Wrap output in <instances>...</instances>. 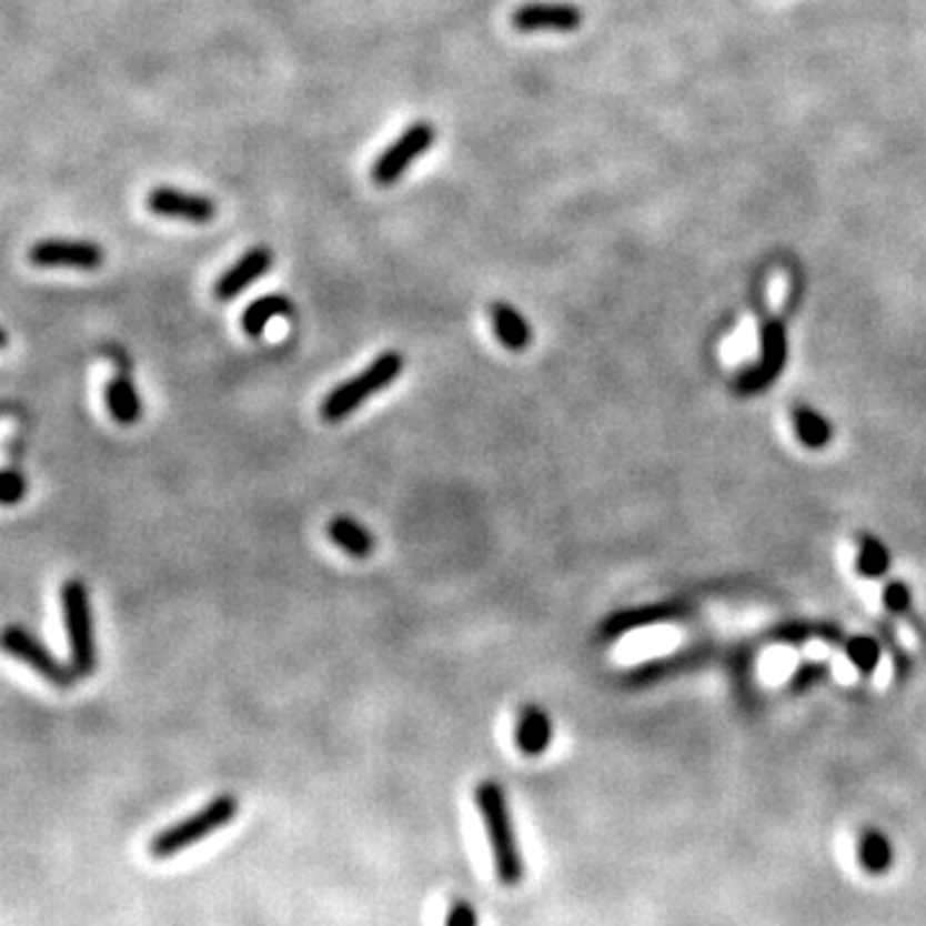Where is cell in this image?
<instances>
[{"mask_svg": "<svg viewBox=\"0 0 926 926\" xmlns=\"http://www.w3.org/2000/svg\"><path fill=\"white\" fill-rule=\"evenodd\" d=\"M435 142V127L430 121H414L404 132L396 137V140L389 144V148L373 160L371 165V181L381 185V189H389L400 178L407 173L420 154H425Z\"/></svg>", "mask_w": 926, "mask_h": 926, "instance_id": "8992f818", "label": "cell"}, {"mask_svg": "<svg viewBox=\"0 0 926 926\" xmlns=\"http://www.w3.org/2000/svg\"><path fill=\"white\" fill-rule=\"evenodd\" d=\"M402 371H404V355L400 351H384L365 365L359 376L343 381V384H338L328 396H324L320 404V417L324 422H330V425L343 422L345 417H351V414L359 410L365 400H371V396H376L381 389L394 384Z\"/></svg>", "mask_w": 926, "mask_h": 926, "instance_id": "7a4b0ae2", "label": "cell"}, {"mask_svg": "<svg viewBox=\"0 0 926 926\" xmlns=\"http://www.w3.org/2000/svg\"><path fill=\"white\" fill-rule=\"evenodd\" d=\"M294 312V302L283 294H268L255 299L253 304L245 306V312L240 316V328L248 338H260L268 328V322L275 320V316H289Z\"/></svg>", "mask_w": 926, "mask_h": 926, "instance_id": "e0dca14e", "label": "cell"}, {"mask_svg": "<svg viewBox=\"0 0 926 926\" xmlns=\"http://www.w3.org/2000/svg\"><path fill=\"white\" fill-rule=\"evenodd\" d=\"M23 494H27V482H23V476L19 474V471L6 469L3 479H0V500H3V505L6 507L16 505V502L23 500Z\"/></svg>", "mask_w": 926, "mask_h": 926, "instance_id": "603a6c76", "label": "cell"}, {"mask_svg": "<svg viewBox=\"0 0 926 926\" xmlns=\"http://www.w3.org/2000/svg\"><path fill=\"white\" fill-rule=\"evenodd\" d=\"M271 265H273L271 248H265V245L250 248L245 255H242L240 260H234V263L227 268L222 275H219L214 283V299L217 302H232V299H238L248 286H253L260 275H265L268 271H271Z\"/></svg>", "mask_w": 926, "mask_h": 926, "instance_id": "8fae6325", "label": "cell"}, {"mask_svg": "<svg viewBox=\"0 0 926 926\" xmlns=\"http://www.w3.org/2000/svg\"><path fill=\"white\" fill-rule=\"evenodd\" d=\"M890 568V554L873 535H863L857 543V572L867 576V580H877Z\"/></svg>", "mask_w": 926, "mask_h": 926, "instance_id": "ffe728a7", "label": "cell"}, {"mask_svg": "<svg viewBox=\"0 0 926 926\" xmlns=\"http://www.w3.org/2000/svg\"><path fill=\"white\" fill-rule=\"evenodd\" d=\"M60 605L64 617V631H68L70 644V662L76 667L78 677L85 680L95 672V631H93V611H91V595L83 580L70 576L60 587Z\"/></svg>", "mask_w": 926, "mask_h": 926, "instance_id": "277c9868", "label": "cell"}, {"mask_svg": "<svg viewBox=\"0 0 926 926\" xmlns=\"http://www.w3.org/2000/svg\"><path fill=\"white\" fill-rule=\"evenodd\" d=\"M3 648L54 687H72L80 680L72 662H62L42 638H37L23 625H8L3 631Z\"/></svg>", "mask_w": 926, "mask_h": 926, "instance_id": "5b68a950", "label": "cell"}, {"mask_svg": "<svg viewBox=\"0 0 926 926\" xmlns=\"http://www.w3.org/2000/svg\"><path fill=\"white\" fill-rule=\"evenodd\" d=\"M324 533H328V539L335 543L340 551H345V554L353 556V558L371 556L373 548H376L373 533L351 515L332 517L328 527H324Z\"/></svg>", "mask_w": 926, "mask_h": 926, "instance_id": "9a60e30c", "label": "cell"}, {"mask_svg": "<svg viewBox=\"0 0 926 926\" xmlns=\"http://www.w3.org/2000/svg\"><path fill=\"white\" fill-rule=\"evenodd\" d=\"M857 859H859V867H863L865 873L870 875H883L890 870L893 865V847L888 842V836L875 832H863L857 842Z\"/></svg>", "mask_w": 926, "mask_h": 926, "instance_id": "d6986e66", "label": "cell"}, {"mask_svg": "<svg viewBox=\"0 0 926 926\" xmlns=\"http://www.w3.org/2000/svg\"><path fill=\"white\" fill-rule=\"evenodd\" d=\"M685 613H687V607L682 603H664V605H652V607H636V611L613 613L603 625H600V638L615 641L631 631L646 628V625L677 621V617Z\"/></svg>", "mask_w": 926, "mask_h": 926, "instance_id": "7c38bea8", "label": "cell"}, {"mask_svg": "<svg viewBox=\"0 0 926 926\" xmlns=\"http://www.w3.org/2000/svg\"><path fill=\"white\" fill-rule=\"evenodd\" d=\"M822 672H824V670H822V667H816V664H808V667H803L798 674H795V677H793V680H795L793 685H795V687H806L808 682H814V680L822 677Z\"/></svg>", "mask_w": 926, "mask_h": 926, "instance_id": "d4e9b609", "label": "cell"}, {"mask_svg": "<svg viewBox=\"0 0 926 926\" xmlns=\"http://www.w3.org/2000/svg\"><path fill=\"white\" fill-rule=\"evenodd\" d=\"M582 8L572 3H523L513 11V27L523 34L531 31H576L582 27Z\"/></svg>", "mask_w": 926, "mask_h": 926, "instance_id": "30bf717a", "label": "cell"}, {"mask_svg": "<svg viewBox=\"0 0 926 926\" xmlns=\"http://www.w3.org/2000/svg\"><path fill=\"white\" fill-rule=\"evenodd\" d=\"M443 926H479V914L476 908L469 904L466 898L451 900L449 912H445Z\"/></svg>", "mask_w": 926, "mask_h": 926, "instance_id": "cb8c5ba5", "label": "cell"}, {"mask_svg": "<svg viewBox=\"0 0 926 926\" xmlns=\"http://www.w3.org/2000/svg\"><path fill=\"white\" fill-rule=\"evenodd\" d=\"M148 209L154 217L183 219V222L193 224H207L217 217L214 199L201 197V193L170 189V185H158V189L148 193Z\"/></svg>", "mask_w": 926, "mask_h": 926, "instance_id": "9c48e42d", "label": "cell"}, {"mask_svg": "<svg viewBox=\"0 0 926 926\" xmlns=\"http://www.w3.org/2000/svg\"><path fill=\"white\" fill-rule=\"evenodd\" d=\"M551 738H554V723H551L548 713L539 705H525L515 726V746L520 754L539 757L551 746Z\"/></svg>", "mask_w": 926, "mask_h": 926, "instance_id": "4fadbf2b", "label": "cell"}, {"mask_svg": "<svg viewBox=\"0 0 926 926\" xmlns=\"http://www.w3.org/2000/svg\"><path fill=\"white\" fill-rule=\"evenodd\" d=\"M105 260L103 248L93 240L50 238L39 240L29 248V263L39 268H78V271H95Z\"/></svg>", "mask_w": 926, "mask_h": 926, "instance_id": "ba28073f", "label": "cell"}, {"mask_svg": "<svg viewBox=\"0 0 926 926\" xmlns=\"http://www.w3.org/2000/svg\"><path fill=\"white\" fill-rule=\"evenodd\" d=\"M490 320H492L494 335H497V340L507 348V351L520 353L531 345V340H533L531 324H527L525 316L520 314L513 304L492 302Z\"/></svg>", "mask_w": 926, "mask_h": 926, "instance_id": "5bb4252c", "label": "cell"}, {"mask_svg": "<svg viewBox=\"0 0 926 926\" xmlns=\"http://www.w3.org/2000/svg\"><path fill=\"white\" fill-rule=\"evenodd\" d=\"M883 605L888 607L890 613H906L912 607V590L904 582H888L883 590Z\"/></svg>", "mask_w": 926, "mask_h": 926, "instance_id": "7402d4cb", "label": "cell"}, {"mask_svg": "<svg viewBox=\"0 0 926 926\" xmlns=\"http://www.w3.org/2000/svg\"><path fill=\"white\" fill-rule=\"evenodd\" d=\"M240 811V801L238 795L232 793H222L217 795V798H211L204 808H199L197 814L181 818V822L170 824L168 828H162L150 839L148 844V852L152 859H170L175 857L178 852L193 847V844L207 839L219 828H224L227 824H232V818L238 816Z\"/></svg>", "mask_w": 926, "mask_h": 926, "instance_id": "3957f363", "label": "cell"}, {"mask_svg": "<svg viewBox=\"0 0 926 926\" xmlns=\"http://www.w3.org/2000/svg\"><path fill=\"white\" fill-rule=\"evenodd\" d=\"M103 400L109 414L119 425H134L142 417V400L137 394L132 379L127 373H117L103 389Z\"/></svg>", "mask_w": 926, "mask_h": 926, "instance_id": "2e32d148", "label": "cell"}, {"mask_svg": "<svg viewBox=\"0 0 926 926\" xmlns=\"http://www.w3.org/2000/svg\"><path fill=\"white\" fill-rule=\"evenodd\" d=\"M762 353L757 363H752L749 369L742 371L734 381V392L742 396H754L767 392V389L775 384L783 373L787 363V330L779 320H769L762 328L759 338Z\"/></svg>", "mask_w": 926, "mask_h": 926, "instance_id": "52a82bcc", "label": "cell"}, {"mask_svg": "<svg viewBox=\"0 0 926 926\" xmlns=\"http://www.w3.org/2000/svg\"><path fill=\"white\" fill-rule=\"evenodd\" d=\"M474 798L479 814H482L486 836H490L494 870H497L500 883L507 885V888H515V885L523 883L525 865L517 847V836L513 832V822H510L507 795L502 791L500 783L482 779V783L476 785Z\"/></svg>", "mask_w": 926, "mask_h": 926, "instance_id": "6da1fadb", "label": "cell"}, {"mask_svg": "<svg viewBox=\"0 0 926 926\" xmlns=\"http://www.w3.org/2000/svg\"><path fill=\"white\" fill-rule=\"evenodd\" d=\"M793 430L795 435H798V441L814 451L824 449L834 437L832 422H828L822 412L808 407V404H798V407L793 410Z\"/></svg>", "mask_w": 926, "mask_h": 926, "instance_id": "ac0fdd59", "label": "cell"}, {"mask_svg": "<svg viewBox=\"0 0 926 926\" xmlns=\"http://www.w3.org/2000/svg\"><path fill=\"white\" fill-rule=\"evenodd\" d=\"M842 648L844 654H847V660L863 674L875 672L877 664H880V646H877V641L870 636H852L842 641Z\"/></svg>", "mask_w": 926, "mask_h": 926, "instance_id": "44dd1931", "label": "cell"}]
</instances>
